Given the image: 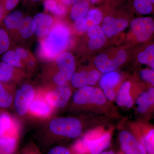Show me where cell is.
I'll use <instances>...</instances> for the list:
<instances>
[{
  "mask_svg": "<svg viewBox=\"0 0 154 154\" xmlns=\"http://www.w3.org/2000/svg\"><path fill=\"white\" fill-rule=\"evenodd\" d=\"M140 76L143 79L148 82L152 85H154V72L152 70L145 69L142 71Z\"/></svg>",
  "mask_w": 154,
  "mask_h": 154,
  "instance_id": "33",
  "label": "cell"
},
{
  "mask_svg": "<svg viewBox=\"0 0 154 154\" xmlns=\"http://www.w3.org/2000/svg\"><path fill=\"white\" fill-rule=\"evenodd\" d=\"M154 97L153 88L149 89L148 92L142 93L137 99L138 112L140 113H144L146 111L150 106L153 105Z\"/></svg>",
  "mask_w": 154,
  "mask_h": 154,
  "instance_id": "19",
  "label": "cell"
},
{
  "mask_svg": "<svg viewBox=\"0 0 154 154\" xmlns=\"http://www.w3.org/2000/svg\"><path fill=\"white\" fill-rule=\"evenodd\" d=\"M48 154H72V153L66 148L61 146H57L51 149Z\"/></svg>",
  "mask_w": 154,
  "mask_h": 154,
  "instance_id": "35",
  "label": "cell"
},
{
  "mask_svg": "<svg viewBox=\"0 0 154 154\" xmlns=\"http://www.w3.org/2000/svg\"><path fill=\"white\" fill-rule=\"evenodd\" d=\"M101 154H115V153L112 151H110L108 152H104Z\"/></svg>",
  "mask_w": 154,
  "mask_h": 154,
  "instance_id": "44",
  "label": "cell"
},
{
  "mask_svg": "<svg viewBox=\"0 0 154 154\" xmlns=\"http://www.w3.org/2000/svg\"><path fill=\"white\" fill-rule=\"evenodd\" d=\"M103 18V12L101 10L98 8L91 9L84 17L75 21V28L79 32H85L100 23Z\"/></svg>",
  "mask_w": 154,
  "mask_h": 154,
  "instance_id": "10",
  "label": "cell"
},
{
  "mask_svg": "<svg viewBox=\"0 0 154 154\" xmlns=\"http://www.w3.org/2000/svg\"><path fill=\"white\" fill-rule=\"evenodd\" d=\"M111 134L109 133L100 135L99 134L91 133L77 142L72 147L76 154H99L110 144Z\"/></svg>",
  "mask_w": 154,
  "mask_h": 154,
  "instance_id": "2",
  "label": "cell"
},
{
  "mask_svg": "<svg viewBox=\"0 0 154 154\" xmlns=\"http://www.w3.org/2000/svg\"><path fill=\"white\" fill-rule=\"evenodd\" d=\"M13 100L12 95L6 91L2 83L0 82V107L3 108L9 107L12 104Z\"/></svg>",
  "mask_w": 154,
  "mask_h": 154,
  "instance_id": "30",
  "label": "cell"
},
{
  "mask_svg": "<svg viewBox=\"0 0 154 154\" xmlns=\"http://www.w3.org/2000/svg\"><path fill=\"white\" fill-rule=\"evenodd\" d=\"M31 2L36 3H38V2H40L41 0H29Z\"/></svg>",
  "mask_w": 154,
  "mask_h": 154,
  "instance_id": "46",
  "label": "cell"
},
{
  "mask_svg": "<svg viewBox=\"0 0 154 154\" xmlns=\"http://www.w3.org/2000/svg\"><path fill=\"white\" fill-rule=\"evenodd\" d=\"M56 62L59 72L66 77L68 81L70 80L75 69L73 56L69 53H64L58 56Z\"/></svg>",
  "mask_w": 154,
  "mask_h": 154,
  "instance_id": "13",
  "label": "cell"
},
{
  "mask_svg": "<svg viewBox=\"0 0 154 154\" xmlns=\"http://www.w3.org/2000/svg\"><path fill=\"white\" fill-rule=\"evenodd\" d=\"M122 150L126 154H146L144 147L129 131H123L119 136Z\"/></svg>",
  "mask_w": 154,
  "mask_h": 154,
  "instance_id": "9",
  "label": "cell"
},
{
  "mask_svg": "<svg viewBox=\"0 0 154 154\" xmlns=\"http://www.w3.org/2000/svg\"><path fill=\"white\" fill-rule=\"evenodd\" d=\"M35 23L33 19L27 17L24 18L19 28L21 36L24 38H28L33 35L35 31Z\"/></svg>",
  "mask_w": 154,
  "mask_h": 154,
  "instance_id": "22",
  "label": "cell"
},
{
  "mask_svg": "<svg viewBox=\"0 0 154 154\" xmlns=\"http://www.w3.org/2000/svg\"><path fill=\"white\" fill-rule=\"evenodd\" d=\"M89 3L86 0H82L73 5L70 11V17L76 21L84 17L89 11Z\"/></svg>",
  "mask_w": 154,
  "mask_h": 154,
  "instance_id": "21",
  "label": "cell"
},
{
  "mask_svg": "<svg viewBox=\"0 0 154 154\" xmlns=\"http://www.w3.org/2000/svg\"><path fill=\"white\" fill-rule=\"evenodd\" d=\"M53 81L54 83L57 86L65 85L68 81L66 77L60 72L57 73L54 76Z\"/></svg>",
  "mask_w": 154,
  "mask_h": 154,
  "instance_id": "36",
  "label": "cell"
},
{
  "mask_svg": "<svg viewBox=\"0 0 154 154\" xmlns=\"http://www.w3.org/2000/svg\"><path fill=\"white\" fill-rule=\"evenodd\" d=\"M14 124L10 116L8 113H3L0 115V137L5 134L6 133L10 132L13 130Z\"/></svg>",
  "mask_w": 154,
  "mask_h": 154,
  "instance_id": "25",
  "label": "cell"
},
{
  "mask_svg": "<svg viewBox=\"0 0 154 154\" xmlns=\"http://www.w3.org/2000/svg\"><path fill=\"white\" fill-rule=\"evenodd\" d=\"M20 0H3L4 11L10 12L14 10L20 2Z\"/></svg>",
  "mask_w": 154,
  "mask_h": 154,
  "instance_id": "34",
  "label": "cell"
},
{
  "mask_svg": "<svg viewBox=\"0 0 154 154\" xmlns=\"http://www.w3.org/2000/svg\"><path fill=\"white\" fill-rule=\"evenodd\" d=\"M16 132L9 133L0 137V152L2 154H14L18 144Z\"/></svg>",
  "mask_w": 154,
  "mask_h": 154,
  "instance_id": "17",
  "label": "cell"
},
{
  "mask_svg": "<svg viewBox=\"0 0 154 154\" xmlns=\"http://www.w3.org/2000/svg\"><path fill=\"white\" fill-rule=\"evenodd\" d=\"M20 59L14 51H6L3 54L2 60L12 66L21 67H22Z\"/></svg>",
  "mask_w": 154,
  "mask_h": 154,
  "instance_id": "26",
  "label": "cell"
},
{
  "mask_svg": "<svg viewBox=\"0 0 154 154\" xmlns=\"http://www.w3.org/2000/svg\"><path fill=\"white\" fill-rule=\"evenodd\" d=\"M73 100L75 103L79 105L88 103L101 105L106 101L105 95L100 89L88 86L80 88L77 91L74 95Z\"/></svg>",
  "mask_w": 154,
  "mask_h": 154,
  "instance_id": "4",
  "label": "cell"
},
{
  "mask_svg": "<svg viewBox=\"0 0 154 154\" xmlns=\"http://www.w3.org/2000/svg\"><path fill=\"white\" fill-rule=\"evenodd\" d=\"M149 0H134L133 5L138 13L142 15L151 14L153 10V6Z\"/></svg>",
  "mask_w": 154,
  "mask_h": 154,
  "instance_id": "24",
  "label": "cell"
},
{
  "mask_svg": "<svg viewBox=\"0 0 154 154\" xmlns=\"http://www.w3.org/2000/svg\"><path fill=\"white\" fill-rule=\"evenodd\" d=\"M57 4L54 0H47L45 3V6L48 11L53 12L56 8Z\"/></svg>",
  "mask_w": 154,
  "mask_h": 154,
  "instance_id": "38",
  "label": "cell"
},
{
  "mask_svg": "<svg viewBox=\"0 0 154 154\" xmlns=\"http://www.w3.org/2000/svg\"><path fill=\"white\" fill-rule=\"evenodd\" d=\"M66 9L62 5H57L53 13L57 16H62L66 13Z\"/></svg>",
  "mask_w": 154,
  "mask_h": 154,
  "instance_id": "39",
  "label": "cell"
},
{
  "mask_svg": "<svg viewBox=\"0 0 154 154\" xmlns=\"http://www.w3.org/2000/svg\"><path fill=\"white\" fill-rule=\"evenodd\" d=\"M127 57L126 52L120 50L115 58L110 60L105 54H100L96 58L95 64L99 71L102 73L108 72L114 70L125 62Z\"/></svg>",
  "mask_w": 154,
  "mask_h": 154,
  "instance_id": "8",
  "label": "cell"
},
{
  "mask_svg": "<svg viewBox=\"0 0 154 154\" xmlns=\"http://www.w3.org/2000/svg\"><path fill=\"white\" fill-rule=\"evenodd\" d=\"M35 96V91L32 86L28 84L23 85L17 90L15 95V108L19 115H25L28 111L30 103Z\"/></svg>",
  "mask_w": 154,
  "mask_h": 154,
  "instance_id": "5",
  "label": "cell"
},
{
  "mask_svg": "<svg viewBox=\"0 0 154 154\" xmlns=\"http://www.w3.org/2000/svg\"><path fill=\"white\" fill-rule=\"evenodd\" d=\"M91 3L92 4H96L97 3L100 2L102 1V0H89Z\"/></svg>",
  "mask_w": 154,
  "mask_h": 154,
  "instance_id": "43",
  "label": "cell"
},
{
  "mask_svg": "<svg viewBox=\"0 0 154 154\" xmlns=\"http://www.w3.org/2000/svg\"><path fill=\"white\" fill-rule=\"evenodd\" d=\"M154 131L151 130L143 138V145L148 154H154Z\"/></svg>",
  "mask_w": 154,
  "mask_h": 154,
  "instance_id": "29",
  "label": "cell"
},
{
  "mask_svg": "<svg viewBox=\"0 0 154 154\" xmlns=\"http://www.w3.org/2000/svg\"><path fill=\"white\" fill-rule=\"evenodd\" d=\"M24 18L22 12L16 10L6 15L4 19V24L9 30L17 29L19 28Z\"/></svg>",
  "mask_w": 154,
  "mask_h": 154,
  "instance_id": "20",
  "label": "cell"
},
{
  "mask_svg": "<svg viewBox=\"0 0 154 154\" xmlns=\"http://www.w3.org/2000/svg\"><path fill=\"white\" fill-rule=\"evenodd\" d=\"M21 154H42L36 146L33 145L28 146L22 152Z\"/></svg>",
  "mask_w": 154,
  "mask_h": 154,
  "instance_id": "37",
  "label": "cell"
},
{
  "mask_svg": "<svg viewBox=\"0 0 154 154\" xmlns=\"http://www.w3.org/2000/svg\"><path fill=\"white\" fill-rule=\"evenodd\" d=\"M14 72L13 66L4 62H0V82L10 81L13 77Z\"/></svg>",
  "mask_w": 154,
  "mask_h": 154,
  "instance_id": "27",
  "label": "cell"
},
{
  "mask_svg": "<svg viewBox=\"0 0 154 154\" xmlns=\"http://www.w3.org/2000/svg\"><path fill=\"white\" fill-rule=\"evenodd\" d=\"M149 1L150 2H151L152 4H154V0H149Z\"/></svg>",
  "mask_w": 154,
  "mask_h": 154,
  "instance_id": "47",
  "label": "cell"
},
{
  "mask_svg": "<svg viewBox=\"0 0 154 154\" xmlns=\"http://www.w3.org/2000/svg\"><path fill=\"white\" fill-rule=\"evenodd\" d=\"M4 3L3 0H0V20L4 15Z\"/></svg>",
  "mask_w": 154,
  "mask_h": 154,
  "instance_id": "41",
  "label": "cell"
},
{
  "mask_svg": "<svg viewBox=\"0 0 154 154\" xmlns=\"http://www.w3.org/2000/svg\"><path fill=\"white\" fill-rule=\"evenodd\" d=\"M128 22L126 19H116L111 16H107L104 19L102 30L108 37H111L124 30L127 27Z\"/></svg>",
  "mask_w": 154,
  "mask_h": 154,
  "instance_id": "11",
  "label": "cell"
},
{
  "mask_svg": "<svg viewBox=\"0 0 154 154\" xmlns=\"http://www.w3.org/2000/svg\"><path fill=\"white\" fill-rule=\"evenodd\" d=\"M82 1V0H72V3L74 4H75V3L79 2H81Z\"/></svg>",
  "mask_w": 154,
  "mask_h": 154,
  "instance_id": "45",
  "label": "cell"
},
{
  "mask_svg": "<svg viewBox=\"0 0 154 154\" xmlns=\"http://www.w3.org/2000/svg\"><path fill=\"white\" fill-rule=\"evenodd\" d=\"M131 28L139 41H146L153 33V20L150 17L136 18L131 22Z\"/></svg>",
  "mask_w": 154,
  "mask_h": 154,
  "instance_id": "6",
  "label": "cell"
},
{
  "mask_svg": "<svg viewBox=\"0 0 154 154\" xmlns=\"http://www.w3.org/2000/svg\"><path fill=\"white\" fill-rule=\"evenodd\" d=\"M0 154H1V152H0Z\"/></svg>",
  "mask_w": 154,
  "mask_h": 154,
  "instance_id": "48",
  "label": "cell"
},
{
  "mask_svg": "<svg viewBox=\"0 0 154 154\" xmlns=\"http://www.w3.org/2000/svg\"><path fill=\"white\" fill-rule=\"evenodd\" d=\"M120 80V75L116 72H110L102 77L99 84L105 98L109 100L114 99L116 94L114 88L118 84Z\"/></svg>",
  "mask_w": 154,
  "mask_h": 154,
  "instance_id": "12",
  "label": "cell"
},
{
  "mask_svg": "<svg viewBox=\"0 0 154 154\" xmlns=\"http://www.w3.org/2000/svg\"><path fill=\"white\" fill-rule=\"evenodd\" d=\"M62 2L64 5H69L72 3V0H61Z\"/></svg>",
  "mask_w": 154,
  "mask_h": 154,
  "instance_id": "42",
  "label": "cell"
},
{
  "mask_svg": "<svg viewBox=\"0 0 154 154\" xmlns=\"http://www.w3.org/2000/svg\"><path fill=\"white\" fill-rule=\"evenodd\" d=\"M16 54L20 59L25 58L28 56V53L27 51L22 48H17L15 51Z\"/></svg>",
  "mask_w": 154,
  "mask_h": 154,
  "instance_id": "40",
  "label": "cell"
},
{
  "mask_svg": "<svg viewBox=\"0 0 154 154\" xmlns=\"http://www.w3.org/2000/svg\"><path fill=\"white\" fill-rule=\"evenodd\" d=\"M10 41L5 30L0 28V54H4L8 49Z\"/></svg>",
  "mask_w": 154,
  "mask_h": 154,
  "instance_id": "31",
  "label": "cell"
},
{
  "mask_svg": "<svg viewBox=\"0 0 154 154\" xmlns=\"http://www.w3.org/2000/svg\"><path fill=\"white\" fill-rule=\"evenodd\" d=\"M69 40L70 32L67 27L63 24L55 25L40 45V53L46 59L54 58L66 49Z\"/></svg>",
  "mask_w": 154,
  "mask_h": 154,
  "instance_id": "1",
  "label": "cell"
},
{
  "mask_svg": "<svg viewBox=\"0 0 154 154\" xmlns=\"http://www.w3.org/2000/svg\"><path fill=\"white\" fill-rule=\"evenodd\" d=\"M100 75L97 71H92L89 72H87V84L88 85H94L100 78Z\"/></svg>",
  "mask_w": 154,
  "mask_h": 154,
  "instance_id": "32",
  "label": "cell"
},
{
  "mask_svg": "<svg viewBox=\"0 0 154 154\" xmlns=\"http://www.w3.org/2000/svg\"><path fill=\"white\" fill-rule=\"evenodd\" d=\"M154 45L148 46L144 52L140 53L138 56L139 62L141 63L149 65L153 70L154 69Z\"/></svg>",
  "mask_w": 154,
  "mask_h": 154,
  "instance_id": "23",
  "label": "cell"
},
{
  "mask_svg": "<svg viewBox=\"0 0 154 154\" xmlns=\"http://www.w3.org/2000/svg\"><path fill=\"white\" fill-rule=\"evenodd\" d=\"M50 131L53 134L74 138L82 133V125L81 122L75 118L60 117L52 119L50 122Z\"/></svg>",
  "mask_w": 154,
  "mask_h": 154,
  "instance_id": "3",
  "label": "cell"
},
{
  "mask_svg": "<svg viewBox=\"0 0 154 154\" xmlns=\"http://www.w3.org/2000/svg\"><path fill=\"white\" fill-rule=\"evenodd\" d=\"M52 107L48 103L44 96H35L30 103L28 110L36 116L46 117L52 112Z\"/></svg>",
  "mask_w": 154,
  "mask_h": 154,
  "instance_id": "14",
  "label": "cell"
},
{
  "mask_svg": "<svg viewBox=\"0 0 154 154\" xmlns=\"http://www.w3.org/2000/svg\"><path fill=\"white\" fill-rule=\"evenodd\" d=\"M86 75L87 72L85 71L74 73L71 79V84L73 87L80 89L88 86Z\"/></svg>",
  "mask_w": 154,
  "mask_h": 154,
  "instance_id": "28",
  "label": "cell"
},
{
  "mask_svg": "<svg viewBox=\"0 0 154 154\" xmlns=\"http://www.w3.org/2000/svg\"><path fill=\"white\" fill-rule=\"evenodd\" d=\"M35 23L36 35L41 37L46 36L49 33L53 23L52 17L48 14L39 13L33 18Z\"/></svg>",
  "mask_w": 154,
  "mask_h": 154,
  "instance_id": "15",
  "label": "cell"
},
{
  "mask_svg": "<svg viewBox=\"0 0 154 154\" xmlns=\"http://www.w3.org/2000/svg\"><path fill=\"white\" fill-rule=\"evenodd\" d=\"M71 95V90L66 84L58 86L54 90L48 92L44 96L52 107L62 108L66 105Z\"/></svg>",
  "mask_w": 154,
  "mask_h": 154,
  "instance_id": "7",
  "label": "cell"
},
{
  "mask_svg": "<svg viewBox=\"0 0 154 154\" xmlns=\"http://www.w3.org/2000/svg\"><path fill=\"white\" fill-rule=\"evenodd\" d=\"M131 84L129 82H126L122 84L119 91L116 102L119 106H125L129 108L133 104V100L130 95Z\"/></svg>",
  "mask_w": 154,
  "mask_h": 154,
  "instance_id": "18",
  "label": "cell"
},
{
  "mask_svg": "<svg viewBox=\"0 0 154 154\" xmlns=\"http://www.w3.org/2000/svg\"></svg>",
  "mask_w": 154,
  "mask_h": 154,
  "instance_id": "49",
  "label": "cell"
},
{
  "mask_svg": "<svg viewBox=\"0 0 154 154\" xmlns=\"http://www.w3.org/2000/svg\"><path fill=\"white\" fill-rule=\"evenodd\" d=\"M88 35L90 37L88 46L92 50L99 49L102 47L106 41L105 34L102 29L97 25L88 29Z\"/></svg>",
  "mask_w": 154,
  "mask_h": 154,
  "instance_id": "16",
  "label": "cell"
}]
</instances>
